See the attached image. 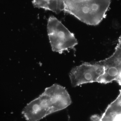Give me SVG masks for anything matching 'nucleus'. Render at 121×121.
<instances>
[{"label":"nucleus","mask_w":121,"mask_h":121,"mask_svg":"<svg viewBox=\"0 0 121 121\" xmlns=\"http://www.w3.org/2000/svg\"><path fill=\"white\" fill-rule=\"evenodd\" d=\"M71 103V98L65 87L55 84L27 104L22 114L27 121H38L66 108Z\"/></svg>","instance_id":"f257e3e1"},{"label":"nucleus","mask_w":121,"mask_h":121,"mask_svg":"<svg viewBox=\"0 0 121 121\" xmlns=\"http://www.w3.org/2000/svg\"><path fill=\"white\" fill-rule=\"evenodd\" d=\"M48 35L53 51L62 54L72 49L78 42L73 34L56 17L51 16L48 21Z\"/></svg>","instance_id":"7ed1b4c3"},{"label":"nucleus","mask_w":121,"mask_h":121,"mask_svg":"<svg viewBox=\"0 0 121 121\" xmlns=\"http://www.w3.org/2000/svg\"><path fill=\"white\" fill-rule=\"evenodd\" d=\"M104 72V67L100 61L94 63H84L72 69L69 78L73 87L82 84L99 82Z\"/></svg>","instance_id":"20e7f679"},{"label":"nucleus","mask_w":121,"mask_h":121,"mask_svg":"<svg viewBox=\"0 0 121 121\" xmlns=\"http://www.w3.org/2000/svg\"><path fill=\"white\" fill-rule=\"evenodd\" d=\"M100 62L104 66V72L98 83L107 84L115 81L121 86V35L113 54Z\"/></svg>","instance_id":"39448f33"},{"label":"nucleus","mask_w":121,"mask_h":121,"mask_svg":"<svg viewBox=\"0 0 121 121\" xmlns=\"http://www.w3.org/2000/svg\"><path fill=\"white\" fill-rule=\"evenodd\" d=\"M64 11L84 23L99 24L105 18L111 0H64Z\"/></svg>","instance_id":"f03ea898"}]
</instances>
